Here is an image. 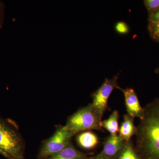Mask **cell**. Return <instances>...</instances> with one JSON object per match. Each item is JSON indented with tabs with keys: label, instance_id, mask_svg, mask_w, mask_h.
Here are the masks:
<instances>
[{
	"label": "cell",
	"instance_id": "cell-1",
	"mask_svg": "<svg viewBox=\"0 0 159 159\" xmlns=\"http://www.w3.org/2000/svg\"><path fill=\"white\" fill-rule=\"evenodd\" d=\"M144 108L137 127L136 150L142 159H159V98Z\"/></svg>",
	"mask_w": 159,
	"mask_h": 159
},
{
	"label": "cell",
	"instance_id": "cell-7",
	"mask_svg": "<svg viewBox=\"0 0 159 159\" xmlns=\"http://www.w3.org/2000/svg\"><path fill=\"white\" fill-rule=\"evenodd\" d=\"M124 95L127 114L134 119H142L144 115V108L141 106L137 93L134 89L120 88Z\"/></svg>",
	"mask_w": 159,
	"mask_h": 159
},
{
	"label": "cell",
	"instance_id": "cell-3",
	"mask_svg": "<svg viewBox=\"0 0 159 159\" xmlns=\"http://www.w3.org/2000/svg\"><path fill=\"white\" fill-rule=\"evenodd\" d=\"M0 152L8 159H24V145L20 137L1 121Z\"/></svg>",
	"mask_w": 159,
	"mask_h": 159
},
{
	"label": "cell",
	"instance_id": "cell-12",
	"mask_svg": "<svg viewBox=\"0 0 159 159\" xmlns=\"http://www.w3.org/2000/svg\"><path fill=\"white\" fill-rule=\"evenodd\" d=\"M117 159H141L131 141L126 143L125 148Z\"/></svg>",
	"mask_w": 159,
	"mask_h": 159
},
{
	"label": "cell",
	"instance_id": "cell-19",
	"mask_svg": "<svg viewBox=\"0 0 159 159\" xmlns=\"http://www.w3.org/2000/svg\"><path fill=\"white\" fill-rule=\"evenodd\" d=\"M155 72H156V73H159V69H157V70H156Z\"/></svg>",
	"mask_w": 159,
	"mask_h": 159
},
{
	"label": "cell",
	"instance_id": "cell-5",
	"mask_svg": "<svg viewBox=\"0 0 159 159\" xmlns=\"http://www.w3.org/2000/svg\"><path fill=\"white\" fill-rule=\"evenodd\" d=\"M119 76L118 74L111 79L106 78L100 87L92 94L91 105L102 119L108 107V99L111 94L116 89L120 90L121 88L118 84Z\"/></svg>",
	"mask_w": 159,
	"mask_h": 159
},
{
	"label": "cell",
	"instance_id": "cell-6",
	"mask_svg": "<svg viewBox=\"0 0 159 159\" xmlns=\"http://www.w3.org/2000/svg\"><path fill=\"white\" fill-rule=\"evenodd\" d=\"M126 143L119 134H110L104 141L103 148L99 155L108 159H117L125 148Z\"/></svg>",
	"mask_w": 159,
	"mask_h": 159
},
{
	"label": "cell",
	"instance_id": "cell-20",
	"mask_svg": "<svg viewBox=\"0 0 159 159\" xmlns=\"http://www.w3.org/2000/svg\"><path fill=\"white\" fill-rule=\"evenodd\" d=\"M0 154H1V152H0Z\"/></svg>",
	"mask_w": 159,
	"mask_h": 159
},
{
	"label": "cell",
	"instance_id": "cell-2",
	"mask_svg": "<svg viewBox=\"0 0 159 159\" xmlns=\"http://www.w3.org/2000/svg\"><path fill=\"white\" fill-rule=\"evenodd\" d=\"M102 122L90 103L69 117L65 126L74 136L85 131L103 130Z\"/></svg>",
	"mask_w": 159,
	"mask_h": 159
},
{
	"label": "cell",
	"instance_id": "cell-9",
	"mask_svg": "<svg viewBox=\"0 0 159 159\" xmlns=\"http://www.w3.org/2000/svg\"><path fill=\"white\" fill-rule=\"evenodd\" d=\"M76 140L78 145L86 150L96 148L99 143V139L96 134L91 131H85L77 135Z\"/></svg>",
	"mask_w": 159,
	"mask_h": 159
},
{
	"label": "cell",
	"instance_id": "cell-11",
	"mask_svg": "<svg viewBox=\"0 0 159 159\" xmlns=\"http://www.w3.org/2000/svg\"><path fill=\"white\" fill-rule=\"evenodd\" d=\"M119 113L117 110H115L109 117L108 119L102 121V125L110 133V134H118L119 132Z\"/></svg>",
	"mask_w": 159,
	"mask_h": 159
},
{
	"label": "cell",
	"instance_id": "cell-10",
	"mask_svg": "<svg viewBox=\"0 0 159 159\" xmlns=\"http://www.w3.org/2000/svg\"><path fill=\"white\" fill-rule=\"evenodd\" d=\"M85 154L80 151L71 143L50 159H87Z\"/></svg>",
	"mask_w": 159,
	"mask_h": 159
},
{
	"label": "cell",
	"instance_id": "cell-17",
	"mask_svg": "<svg viewBox=\"0 0 159 159\" xmlns=\"http://www.w3.org/2000/svg\"><path fill=\"white\" fill-rule=\"evenodd\" d=\"M148 21L159 24V10L151 14H148Z\"/></svg>",
	"mask_w": 159,
	"mask_h": 159
},
{
	"label": "cell",
	"instance_id": "cell-14",
	"mask_svg": "<svg viewBox=\"0 0 159 159\" xmlns=\"http://www.w3.org/2000/svg\"><path fill=\"white\" fill-rule=\"evenodd\" d=\"M144 3L148 14L159 10V0H145Z\"/></svg>",
	"mask_w": 159,
	"mask_h": 159
},
{
	"label": "cell",
	"instance_id": "cell-8",
	"mask_svg": "<svg viewBox=\"0 0 159 159\" xmlns=\"http://www.w3.org/2000/svg\"><path fill=\"white\" fill-rule=\"evenodd\" d=\"M134 119L127 114L123 116V120L119 129V136L122 140L128 142L137 133V127L134 124Z\"/></svg>",
	"mask_w": 159,
	"mask_h": 159
},
{
	"label": "cell",
	"instance_id": "cell-4",
	"mask_svg": "<svg viewBox=\"0 0 159 159\" xmlns=\"http://www.w3.org/2000/svg\"><path fill=\"white\" fill-rule=\"evenodd\" d=\"M73 136L65 125L60 126L43 145L38 159H47L58 153L70 144Z\"/></svg>",
	"mask_w": 159,
	"mask_h": 159
},
{
	"label": "cell",
	"instance_id": "cell-18",
	"mask_svg": "<svg viewBox=\"0 0 159 159\" xmlns=\"http://www.w3.org/2000/svg\"><path fill=\"white\" fill-rule=\"evenodd\" d=\"M87 159H108L105 157L99 155L98 154V155L96 157H93L90 158H88Z\"/></svg>",
	"mask_w": 159,
	"mask_h": 159
},
{
	"label": "cell",
	"instance_id": "cell-16",
	"mask_svg": "<svg viewBox=\"0 0 159 159\" xmlns=\"http://www.w3.org/2000/svg\"><path fill=\"white\" fill-rule=\"evenodd\" d=\"M6 6L4 2L0 1V30L2 29L4 25L5 17Z\"/></svg>",
	"mask_w": 159,
	"mask_h": 159
},
{
	"label": "cell",
	"instance_id": "cell-13",
	"mask_svg": "<svg viewBox=\"0 0 159 159\" xmlns=\"http://www.w3.org/2000/svg\"><path fill=\"white\" fill-rule=\"evenodd\" d=\"M148 29L151 38L155 41L159 43V24L149 22Z\"/></svg>",
	"mask_w": 159,
	"mask_h": 159
},
{
	"label": "cell",
	"instance_id": "cell-15",
	"mask_svg": "<svg viewBox=\"0 0 159 159\" xmlns=\"http://www.w3.org/2000/svg\"><path fill=\"white\" fill-rule=\"evenodd\" d=\"M115 30L119 34H127L129 31V27L126 23L123 21H119L115 25Z\"/></svg>",
	"mask_w": 159,
	"mask_h": 159
}]
</instances>
